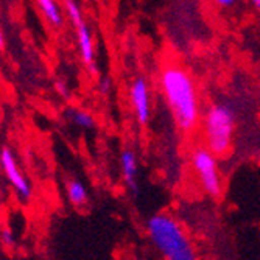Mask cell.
I'll return each mask as SVG.
<instances>
[{"label": "cell", "mask_w": 260, "mask_h": 260, "mask_svg": "<svg viewBox=\"0 0 260 260\" xmlns=\"http://www.w3.org/2000/svg\"><path fill=\"white\" fill-rule=\"evenodd\" d=\"M160 90L170 112L182 133H192L201 115V103L192 75L178 64H169L160 70Z\"/></svg>", "instance_id": "6da1fadb"}, {"label": "cell", "mask_w": 260, "mask_h": 260, "mask_svg": "<svg viewBox=\"0 0 260 260\" xmlns=\"http://www.w3.org/2000/svg\"><path fill=\"white\" fill-rule=\"evenodd\" d=\"M147 232L165 260H198L182 226L169 214H156L147 221Z\"/></svg>", "instance_id": "7a4b0ae2"}, {"label": "cell", "mask_w": 260, "mask_h": 260, "mask_svg": "<svg viewBox=\"0 0 260 260\" xmlns=\"http://www.w3.org/2000/svg\"><path fill=\"white\" fill-rule=\"evenodd\" d=\"M203 131L206 147L217 157L226 156L232 148V139L235 133V112L229 105H212L203 120Z\"/></svg>", "instance_id": "3957f363"}, {"label": "cell", "mask_w": 260, "mask_h": 260, "mask_svg": "<svg viewBox=\"0 0 260 260\" xmlns=\"http://www.w3.org/2000/svg\"><path fill=\"white\" fill-rule=\"evenodd\" d=\"M190 159L203 190L212 198H218L223 192V182L218 170L217 156L207 147H198L192 151Z\"/></svg>", "instance_id": "277c9868"}, {"label": "cell", "mask_w": 260, "mask_h": 260, "mask_svg": "<svg viewBox=\"0 0 260 260\" xmlns=\"http://www.w3.org/2000/svg\"><path fill=\"white\" fill-rule=\"evenodd\" d=\"M129 100L136 114L137 122L145 126L150 122V86L145 77H137L134 78L131 89H129Z\"/></svg>", "instance_id": "5b68a950"}, {"label": "cell", "mask_w": 260, "mask_h": 260, "mask_svg": "<svg viewBox=\"0 0 260 260\" xmlns=\"http://www.w3.org/2000/svg\"><path fill=\"white\" fill-rule=\"evenodd\" d=\"M2 170L7 176V179L10 181V184L14 187V190L19 193V197L22 200H30L31 197V185L28 182V179L25 178L19 169V165L14 159V154L10 148H4L2 150Z\"/></svg>", "instance_id": "8992f818"}, {"label": "cell", "mask_w": 260, "mask_h": 260, "mask_svg": "<svg viewBox=\"0 0 260 260\" xmlns=\"http://www.w3.org/2000/svg\"><path fill=\"white\" fill-rule=\"evenodd\" d=\"M77 27V35H78V45H80V53L84 66L89 69L92 75L99 74V69L95 66V52H93V42H92V35L84 20H80L74 23Z\"/></svg>", "instance_id": "52a82bcc"}, {"label": "cell", "mask_w": 260, "mask_h": 260, "mask_svg": "<svg viewBox=\"0 0 260 260\" xmlns=\"http://www.w3.org/2000/svg\"><path fill=\"white\" fill-rule=\"evenodd\" d=\"M120 169H122L125 184L133 192V195H137V192H139V182H137L139 162H137V154L133 150L125 148L120 153Z\"/></svg>", "instance_id": "ba28073f"}, {"label": "cell", "mask_w": 260, "mask_h": 260, "mask_svg": "<svg viewBox=\"0 0 260 260\" xmlns=\"http://www.w3.org/2000/svg\"><path fill=\"white\" fill-rule=\"evenodd\" d=\"M67 197L69 201L72 203L75 207H83L87 204L89 195H87V188L84 187V184L78 179H72L67 184Z\"/></svg>", "instance_id": "9c48e42d"}, {"label": "cell", "mask_w": 260, "mask_h": 260, "mask_svg": "<svg viewBox=\"0 0 260 260\" xmlns=\"http://www.w3.org/2000/svg\"><path fill=\"white\" fill-rule=\"evenodd\" d=\"M42 14L45 16V19L49 20L53 27H61L64 23V17L62 13L59 10V7L56 5L55 0H36Z\"/></svg>", "instance_id": "30bf717a"}, {"label": "cell", "mask_w": 260, "mask_h": 260, "mask_svg": "<svg viewBox=\"0 0 260 260\" xmlns=\"http://www.w3.org/2000/svg\"><path fill=\"white\" fill-rule=\"evenodd\" d=\"M67 115L70 117V120H72L80 128L92 129L93 126H95V119H93V117L87 111H83V109H70Z\"/></svg>", "instance_id": "8fae6325"}, {"label": "cell", "mask_w": 260, "mask_h": 260, "mask_svg": "<svg viewBox=\"0 0 260 260\" xmlns=\"http://www.w3.org/2000/svg\"><path fill=\"white\" fill-rule=\"evenodd\" d=\"M64 5H66V13H67V16H69V19L72 20L74 23H77V22H80V20H84L80 7L74 2V0H66V4H64Z\"/></svg>", "instance_id": "7c38bea8"}, {"label": "cell", "mask_w": 260, "mask_h": 260, "mask_svg": "<svg viewBox=\"0 0 260 260\" xmlns=\"http://www.w3.org/2000/svg\"><path fill=\"white\" fill-rule=\"evenodd\" d=\"M0 237H2V242H4L5 245H8V246L13 245V234H11L10 229H4L2 234H0Z\"/></svg>", "instance_id": "4fadbf2b"}, {"label": "cell", "mask_w": 260, "mask_h": 260, "mask_svg": "<svg viewBox=\"0 0 260 260\" xmlns=\"http://www.w3.org/2000/svg\"><path fill=\"white\" fill-rule=\"evenodd\" d=\"M111 80L109 78H102L100 80V83H99V89H100V92L102 93H108L109 90H111Z\"/></svg>", "instance_id": "5bb4252c"}, {"label": "cell", "mask_w": 260, "mask_h": 260, "mask_svg": "<svg viewBox=\"0 0 260 260\" xmlns=\"http://www.w3.org/2000/svg\"><path fill=\"white\" fill-rule=\"evenodd\" d=\"M214 2L221 5V7H232V5H235L237 0H214Z\"/></svg>", "instance_id": "9a60e30c"}, {"label": "cell", "mask_w": 260, "mask_h": 260, "mask_svg": "<svg viewBox=\"0 0 260 260\" xmlns=\"http://www.w3.org/2000/svg\"><path fill=\"white\" fill-rule=\"evenodd\" d=\"M56 87H58V92L61 93L62 97H67V90H66V86H64V84H59V83H58Z\"/></svg>", "instance_id": "2e32d148"}, {"label": "cell", "mask_w": 260, "mask_h": 260, "mask_svg": "<svg viewBox=\"0 0 260 260\" xmlns=\"http://www.w3.org/2000/svg\"><path fill=\"white\" fill-rule=\"evenodd\" d=\"M249 2H251V4L258 10V11H260V0H249Z\"/></svg>", "instance_id": "e0dca14e"}, {"label": "cell", "mask_w": 260, "mask_h": 260, "mask_svg": "<svg viewBox=\"0 0 260 260\" xmlns=\"http://www.w3.org/2000/svg\"><path fill=\"white\" fill-rule=\"evenodd\" d=\"M4 47V35H2V28H0V49Z\"/></svg>", "instance_id": "ac0fdd59"}, {"label": "cell", "mask_w": 260, "mask_h": 260, "mask_svg": "<svg viewBox=\"0 0 260 260\" xmlns=\"http://www.w3.org/2000/svg\"><path fill=\"white\" fill-rule=\"evenodd\" d=\"M0 169H2V151H0Z\"/></svg>", "instance_id": "d6986e66"}]
</instances>
